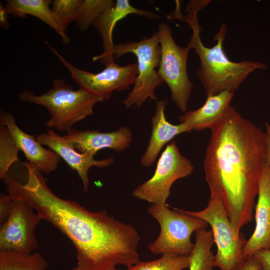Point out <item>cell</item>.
Listing matches in <instances>:
<instances>
[{"label": "cell", "mask_w": 270, "mask_h": 270, "mask_svg": "<svg viewBox=\"0 0 270 270\" xmlns=\"http://www.w3.org/2000/svg\"><path fill=\"white\" fill-rule=\"evenodd\" d=\"M25 183L8 174L4 180L13 200L31 206L42 220L60 230L76 250L78 266L84 270H107L124 264L129 268L140 261L137 248L140 240L132 225L110 216L106 210L92 212L75 201L56 196L42 172L26 161Z\"/></svg>", "instance_id": "6da1fadb"}, {"label": "cell", "mask_w": 270, "mask_h": 270, "mask_svg": "<svg viewBox=\"0 0 270 270\" xmlns=\"http://www.w3.org/2000/svg\"><path fill=\"white\" fill-rule=\"evenodd\" d=\"M204 162L210 196L222 201L236 234L254 217L265 166V132L230 106L212 129Z\"/></svg>", "instance_id": "7a4b0ae2"}, {"label": "cell", "mask_w": 270, "mask_h": 270, "mask_svg": "<svg viewBox=\"0 0 270 270\" xmlns=\"http://www.w3.org/2000/svg\"><path fill=\"white\" fill-rule=\"evenodd\" d=\"M197 12L194 10H188L182 20L188 22L192 30V36L187 45L194 48L198 56L200 64L197 76L207 97L226 90L235 92L250 73L257 69L268 68L265 64L258 62L244 60L235 62L230 60L223 47L227 32L224 23L214 36L216 44L212 48L206 46L200 37L201 30Z\"/></svg>", "instance_id": "3957f363"}, {"label": "cell", "mask_w": 270, "mask_h": 270, "mask_svg": "<svg viewBox=\"0 0 270 270\" xmlns=\"http://www.w3.org/2000/svg\"><path fill=\"white\" fill-rule=\"evenodd\" d=\"M20 102L46 108L50 117L46 124L48 128L67 132L72 126L92 115L94 106L104 100L80 88L74 90L62 79L55 78L52 86L40 95L25 90L18 94Z\"/></svg>", "instance_id": "277c9868"}, {"label": "cell", "mask_w": 270, "mask_h": 270, "mask_svg": "<svg viewBox=\"0 0 270 270\" xmlns=\"http://www.w3.org/2000/svg\"><path fill=\"white\" fill-rule=\"evenodd\" d=\"M128 54H134L136 58L138 76L132 89L122 104L126 109L133 106L138 108L148 98L156 100L155 90L164 82L156 70L161 59V47L158 31L151 36L139 42L114 45V58H120Z\"/></svg>", "instance_id": "5b68a950"}, {"label": "cell", "mask_w": 270, "mask_h": 270, "mask_svg": "<svg viewBox=\"0 0 270 270\" xmlns=\"http://www.w3.org/2000/svg\"><path fill=\"white\" fill-rule=\"evenodd\" d=\"M188 216L199 218L210 225L217 248L213 265L220 270H234L246 260L243 248L246 242L242 234L237 236L220 200L210 196L206 207L198 212L174 208Z\"/></svg>", "instance_id": "8992f818"}, {"label": "cell", "mask_w": 270, "mask_h": 270, "mask_svg": "<svg viewBox=\"0 0 270 270\" xmlns=\"http://www.w3.org/2000/svg\"><path fill=\"white\" fill-rule=\"evenodd\" d=\"M148 212L158 222L160 231L157 238L148 246L154 254H175L190 255L194 244L190 240L192 234L206 229L208 224L202 220L176 210H170L167 204H152Z\"/></svg>", "instance_id": "52a82bcc"}, {"label": "cell", "mask_w": 270, "mask_h": 270, "mask_svg": "<svg viewBox=\"0 0 270 270\" xmlns=\"http://www.w3.org/2000/svg\"><path fill=\"white\" fill-rule=\"evenodd\" d=\"M158 32L161 47L158 74L168 86L172 100L181 111L186 112L194 86L187 70L191 48L188 45L184 48L178 45L170 27L164 22L158 25Z\"/></svg>", "instance_id": "ba28073f"}, {"label": "cell", "mask_w": 270, "mask_h": 270, "mask_svg": "<svg viewBox=\"0 0 270 270\" xmlns=\"http://www.w3.org/2000/svg\"><path fill=\"white\" fill-rule=\"evenodd\" d=\"M194 169V164L182 154L176 143L172 141L162 153L152 176L137 186L132 195L152 204H166L172 184L190 175Z\"/></svg>", "instance_id": "9c48e42d"}, {"label": "cell", "mask_w": 270, "mask_h": 270, "mask_svg": "<svg viewBox=\"0 0 270 270\" xmlns=\"http://www.w3.org/2000/svg\"><path fill=\"white\" fill-rule=\"evenodd\" d=\"M45 43L68 68L72 78L80 88L101 97L104 100H110L114 91L126 90L136 83L138 76L137 62L122 66L114 61L106 64L100 72L92 73L73 66L47 42Z\"/></svg>", "instance_id": "30bf717a"}, {"label": "cell", "mask_w": 270, "mask_h": 270, "mask_svg": "<svg viewBox=\"0 0 270 270\" xmlns=\"http://www.w3.org/2000/svg\"><path fill=\"white\" fill-rule=\"evenodd\" d=\"M41 220L29 204L13 200L9 216L0 226V250L32 253L38 246L35 230Z\"/></svg>", "instance_id": "8fae6325"}, {"label": "cell", "mask_w": 270, "mask_h": 270, "mask_svg": "<svg viewBox=\"0 0 270 270\" xmlns=\"http://www.w3.org/2000/svg\"><path fill=\"white\" fill-rule=\"evenodd\" d=\"M36 140L42 145L50 148L62 158L72 169L76 171L82 180L85 192L88 190V172L90 168L92 166L106 168L114 162V158L112 156L96 160L88 154L80 152L63 136L58 134L52 130H48L46 133L40 134L36 137Z\"/></svg>", "instance_id": "7c38bea8"}, {"label": "cell", "mask_w": 270, "mask_h": 270, "mask_svg": "<svg viewBox=\"0 0 270 270\" xmlns=\"http://www.w3.org/2000/svg\"><path fill=\"white\" fill-rule=\"evenodd\" d=\"M63 136L78 152L93 156L100 150L106 148L117 152L124 151L132 141V132L128 126H120L118 130L108 132H101L96 130L72 128Z\"/></svg>", "instance_id": "4fadbf2b"}, {"label": "cell", "mask_w": 270, "mask_h": 270, "mask_svg": "<svg viewBox=\"0 0 270 270\" xmlns=\"http://www.w3.org/2000/svg\"><path fill=\"white\" fill-rule=\"evenodd\" d=\"M0 122L12 134L27 161L35 165L42 172L48 174L58 167L60 157L50 149L45 148L34 135L26 133L17 125L14 114L0 110Z\"/></svg>", "instance_id": "5bb4252c"}, {"label": "cell", "mask_w": 270, "mask_h": 270, "mask_svg": "<svg viewBox=\"0 0 270 270\" xmlns=\"http://www.w3.org/2000/svg\"><path fill=\"white\" fill-rule=\"evenodd\" d=\"M255 210V228L243 248L246 260L259 250L270 248V172L266 165L259 182Z\"/></svg>", "instance_id": "9a60e30c"}, {"label": "cell", "mask_w": 270, "mask_h": 270, "mask_svg": "<svg viewBox=\"0 0 270 270\" xmlns=\"http://www.w3.org/2000/svg\"><path fill=\"white\" fill-rule=\"evenodd\" d=\"M130 14L144 16L149 19L158 20L160 16L152 12L132 6L128 0H117L115 5L103 13L94 22V26L98 32L102 42L104 49L102 54L94 56L92 60H100L106 65L114 61L112 32L116 23Z\"/></svg>", "instance_id": "2e32d148"}, {"label": "cell", "mask_w": 270, "mask_h": 270, "mask_svg": "<svg viewBox=\"0 0 270 270\" xmlns=\"http://www.w3.org/2000/svg\"><path fill=\"white\" fill-rule=\"evenodd\" d=\"M167 103V99L158 100L156 102L154 114L152 118L151 136L147 148L140 160V164L144 166H152L163 146L175 136L192 130L184 123L173 124L167 120L164 114Z\"/></svg>", "instance_id": "e0dca14e"}, {"label": "cell", "mask_w": 270, "mask_h": 270, "mask_svg": "<svg viewBox=\"0 0 270 270\" xmlns=\"http://www.w3.org/2000/svg\"><path fill=\"white\" fill-rule=\"evenodd\" d=\"M234 92L226 90L206 97L204 104L200 108L187 110L180 115V122L196 131L212 129L224 116L230 106Z\"/></svg>", "instance_id": "ac0fdd59"}, {"label": "cell", "mask_w": 270, "mask_h": 270, "mask_svg": "<svg viewBox=\"0 0 270 270\" xmlns=\"http://www.w3.org/2000/svg\"><path fill=\"white\" fill-rule=\"evenodd\" d=\"M51 0H8L5 8L8 14L20 18L28 15L36 17L46 24L60 36L65 44L70 42L66 28L54 13L50 4Z\"/></svg>", "instance_id": "d6986e66"}, {"label": "cell", "mask_w": 270, "mask_h": 270, "mask_svg": "<svg viewBox=\"0 0 270 270\" xmlns=\"http://www.w3.org/2000/svg\"><path fill=\"white\" fill-rule=\"evenodd\" d=\"M214 243L211 230L202 229L196 232L194 246L190 254V270H214V256L212 250Z\"/></svg>", "instance_id": "ffe728a7"}, {"label": "cell", "mask_w": 270, "mask_h": 270, "mask_svg": "<svg viewBox=\"0 0 270 270\" xmlns=\"http://www.w3.org/2000/svg\"><path fill=\"white\" fill-rule=\"evenodd\" d=\"M48 263L38 252L0 250V270H46Z\"/></svg>", "instance_id": "44dd1931"}, {"label": "cell", "mask_w": 270, "mask_h": 270, "mask_svg": "<svg viewBox=\"0 0 270 270\" xmlns=\"http://www.w3.org/2000/svg\"><path fill=\"white\" fill-rule=\"evenodd\" d=\"M20 151L8 128L0 122V178L4 180L8 174L10 168L19 162Z\"/></svg>", "instance_id": "7402d4cb"}, {"label": "cell", "mask_w": 270, "mask_h": 270, "mask_svg": "<svg viewBox=\"0 0 270 270\" xmlns=\"http://www.w3.org/2000/svg\"><path fill=\"white\" fill-rule=\"evenodd\" d=\"M115 5L112 0H82L76 26L82 32L93 26L98 18Z\"/></svg>", "instance_id": "603a6c76"}, {"label": "cell", "mask_w": 270, "mask_h": 270, "mask_svg": "<svg viewBox=\"0 0 270 270\" xmlns=\"http://www.w3.org/2000/svg\"><path fill=\"white\" fill-rule=\"evenodd\" d=\"M190 255L166 254L160 258L138 263L128 268L127 270H183L188 268Z\"/></svg>", "instance_id": "cb8c5ba5"}, {"label": "cell", "mask_w": 270, "mask_h": 270, "mask_svg": "<svg viewBox=\"0 0 270 270\" xmlns=\"http://www.w3.org/2000/svg\"><path fill=\"white\" fill-rule=\"evenodd\" d=\"M82 0H54L52 10L62 25L67 28L70 24L76 22Z\"/></svg>", "instance_id": "d4e9b609"}, {"label": "cell", "mask_w": 270, "mask_h": 270, "mask_svg": "<svg viewBox=\"0 0 270 270\" xmlns=\"http://www.w3.org/2000/svg\"><path fill=\"white\" fill-rule=\"evenodd\" d=\"M13 200L8 194L1 193L0 195V222L2 224L10 212Z\"/></svg>", "instance_id": "484cf974"}, {"label": "cell", "mask_w": 270, "mask_h": 270, "mask_svg": "<svg viewBox=\"0 0 270 270\" xmlns=\"http://www.w3.org/2000/svg\"><path fill=\"white\" fill-rule=\"evenodd\" d=\"M252 256L258 262V270H270V248L259 250Z\"/></svg>", "instance_id": "4316f807"}, {"label": "cell", "mask_w": 270, "mask_h": 270, "mask_svg": "<svg viewBox=\"0 0 270 270\" xmlns=\"http://www.w3.org/2000/svg\"><path fill=\"white\" fill-rule=\"evenodd\" d=\"M258 262L253 256L248 258L239 266L234 270H258Z\"/></svg>", "instance_id": "83f0119b"}, {"label": "cell", "mask_w": 270, "mask_h": 270, "mask_svg": "<svg viewBox=\"0 0 270 270\" xmlns=\"http://www.w3.org/2000/svg\"><path fill=\"white\" fill-rule=\"evenodd\" d=\"M265 132L266 158L265 165L270 172V125L266 123Z\"/></svg>", "instance_id": "f1b7e54d"}, {"label": "cell", "mask_w": 270, "mask_h": 270, "mask_svg": "<svg viewBox=\"0 0 270 270\" xmlns=\"http://www.w3.org/2000/svg\"><path fill=\"white\" fill-rule=\"evenodd\" d=\"M8 14L7 12L5 6L0 2V25L4 28L8 30L10 28V24L8 22Z\"/></svg>", "instance_id": "f546056e"}, {"label": "cell", "mask_w": 270, "mask_h": 270, "mask_svg": "<svg viewBox=\"0 0 270 270\" xmlns=\"http://www.w3.org/2000/svg\"><path fill=\"white\" fill-rule=\"evenodd\" d=\"M72 270H84L80 268H79L78 266H76V267L75 268H73Z\"/></svg>", "instance_id": "4dcf8cb0"}, {"label": "cell", "mask_w": 270, "mask_h": 270, "mask_svg": "<svg viewBox=\"0 0 270 270\" xmlns=\"http://www.w3.org/2000/svg\"><path fill=\"white\" fill-rule=\"evenodd\" d=\"M107 270H118L116 269V267H113V268H109V269H108Z\"/></svg>", "instance_id": "1f68e13d"}, {"label": "cell", "mask_w": 270, "mask_h": 270, "mask_svg": "<svg viewBox=\"0 0 270 270\" xmlns=\"http://www.w3.org/2000/svg\"><path fill=\"white\" fill-rule=\"evenodd\" d=\"M206 2L207 4H208V1H207V0H206ZM177 8H176V9H177ZM172 14H170V18H171L172 19Z\"/></svg>", "instance_id": "d6a6232c"}]
</instances>
